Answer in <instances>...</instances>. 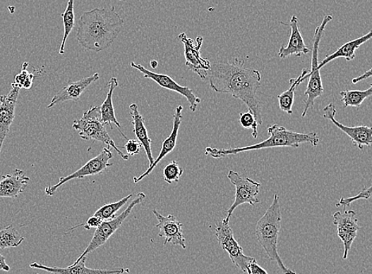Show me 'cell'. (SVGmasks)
Returning a JSON list of instances; mask_svg holds the SVG:
<instances>
[{
  "label": "cell",
  "mask_w": 372,
  "mask_h": 274,
  "mask_svg": "<svg viewBox=\"0 0 372 274\" xmlns=\"http://www.w3.org/2000/svg\"><path fill=\"white\" fill-rule=\"evenodd\" d=\"M228 178L231 183L235 187V199L233 205L227 211V222H229L234 210L243 205L249 204L250 206H255L260 203L258 195L260 193L261 184L255 182L249 178H244L239 173L234 170H229Z\"/></svg>",
  "instance_id": "10"
},
{
  "label": "cell",
  "mask_w": 372,
  "mask_h": 274,
  "mask_svg": "<svg viewBox=\"0 0 372 274\" xmlns=\"http://www.w3.org/2000/svg\"><path fill=\"white\" fill-rule=\"evenodd\" d=\"M112 158L113 153L110 148L109 147L108 148H104L97 156L90 159L79 170L73 172L71 175L61 177L59 182L54 185V186L47 187L44 189V192L49 196H53L57 189L68 182L73 180H82V178L88 176L98 175L104 173L108 168L112 167L113 163H110Z\"/></svg>",
  "instance_id": "9"
},
{
  "label": "cell",
  "mask_w": 372,
  "mask_h": 274,
  "mask_svg": "<svg viewBox=\"0 0 372 274\" xmlns=\"http://www.w3.org/2000/svg\"><path fill=\"white\" fill-rule=\"evenodd\" d=\"M282 213L280 197L275 194L271 206L265 215L258 221L256 227V237L265 250L269 259L277 263L284 274H298L288 269L282 261L278 252V239L281 229Z\"/></svg>",
  "instance_id": "4"
},
{
  "label": "cell",
  "mask_w": 372,
  "mask_h": 274,
  "mask_svg": "<svg viewBox=\"0 0 372 274\" xmlns=\"http://www.w3.org/2000/svg\"><path fill=\"white\" fill-rule=\"evenodd\" d=\"M99 79L100 75L95 73L91 76H88V77L70 82L69 85L64 87L61 90L54 95L47 106L48 109L56 105L66 103L68 101H78L83 93L86 91V89L91 86L93 82L99 80Z\"/></svg>",
  "instance_id": "18"
},
{
  "label": "cell",
  "mask_w": 372,
  "mask_h": 274,
  "mask_svg": "<svg viewBox=\"0 0 372 274\" xmlns=\"http://www.w3.org/2000/svg\"><path fill=\"white\" fill-rule=\"evenodd\" d=\"M102 220L97 218V216H91V218H88V220L86 221L85 224H82L80 225H76L73 228H71L69 229V231H73L74 229L83 226L87 230H90L91 228H97L100 225Z\"/></svg>",
  "instance_id": "35"
},
{
  "label": "cell",
  "mask_w": 372,
  "mask_h": 274,
  "mask_svg": "<svg viewBox=\"0 0 372 274\" xmlns=\"http://www.w3.org/2000/svg\"><path fill=\"white\" fill-rule=\"evenodd\" d=\"M332 223L336 225L338 237L344 244L343 259H347L352 245L361 229V226L358 224L356 213L354 210L336 212L332 216Z\"/></svg>",
  "instance_id": "12"
},
{
  "label": "cell",
  "mask_w": 372,
  "mask_h": 274,
  "mask_svg": "<svg viewBox=\"0 0 372 274\" xmlns=\"http://www.w3.org/2000/svg\"><path fill=\"white\" fill-rule=\"evenodd\" d=\"M248 274H268L267 271L256 262L254 259L253 262L249 264Z\"/></svg>",
  "instance_id": "36"
},
{
  "label": "cell",
  "mask_w": 372,
  "mask_h": 274,
  "mask_svg": "<svg viewBox=\"0 0 372 274\" xmlns=\"http://www.w3.org/2000/svg\"><path fill=\"white\" fill-rule=\"evenodd\" d=\"M184 170L176 161L166 166L163 170L164 180L169 184L178 182L184 174Z\"/></svg>",
  "instance_id": "30"
},
{
  "label": "cell",
  "mask_w": 372,
  "mask_h": 274,
  "mask_svg": "<svg viewBox=\"0 0 372 274\" xmlns=\"http://www.w3.org/2000/svg\"><path fill=\"white\" fill-rule=\"evenodd\" d=\"M371 187L368 188L364 187L361 192L359 193L354 197H348V199H344V197H342V199L339 200V202L337 204L336 206L346 207L349 206L352 202L358 200H368L371 196Z\"/></svg>",
  "instance_id": "33"
},
{
  "label": "cell",
  "mask_w": 372,
  "mask_h": 274,
  "mask_svg": "<svg viewBox=\"0 0 372 274\" xmlns=\"http://www.w3.org/2000/svg\"><path fill=\"white\" fill-rule=\"evenodd\" d=\"M309 71L307 69H304L301 71L299 76L296 79H292L290 80V87L287 91L278 95L277 99L279 101V106L280 110L288 114H292V106L294 100V92H296L297 87L305 81V75L308 74Z\"/></svg>",
  "instance_id": "25"
},
{
  "label": "cell",
  "mask_w": 372,
  "mask_h": 274,
  "mask_svg": "<svg viewBox=\"0 0 372 274\" xmlns=\"http://www.w3.org/2000/svg\"><path fill=\"white\" fill-rule=\"evenodd\" d=\"M371 37L372 33L371 30H370L367 35L358 37L356 39L346 42L342 46L340 47L335 53L326 56L325 58L318 63V68L322 69V68L326 66L327 63H329L333 60L340 58V57H344L347 61L354 60L356 58V51L360 48L362 44L371 40Z\"/></svg>",
  "instance_id": "23"
},
{
  "label": "cell",
  "mask_w": 372,
  "mask_h": 274,
  "mask_svg": "<svg viewBox=\"0 0 372 274\" xmlns=\"http://www.w3.org/2000/svg\"><path fill=\"white\" fill-rule=\"evenodd\" d=\"M207 79L212 90L230 94L242 101L256 123L263 124L261 105L256 95L261 85V75L258 70L246 67L245 61L236 58L233 62L210 63Z\"/></svg>",
  "instance_id": "1"
},
{
  "label": "cell",
  "mask_w": 372,
  "mask_h": 274,
  "mask_svg": "<svg viewBox=\"0 0 372 274\" xmlns=\"http://www.w3.org/2000/svg\"><path fill=\"white\" fill-rule=\"evenodd\" d=\"M19 90L20 89L13 82L9 93L0 96V154L4 140L9 135L11 126L14 122Z\"/></svg>",
  "instance_id": "15"
},
{
  "label": "cell",
  "mask_w": 372,
  "mask_h": 274,
  "mask_svg": "<svg viewBox=\"0 0 372 274\" xmlns=\"http://www.w3.org/2000/svg\"><path fill=\"white\" fill-rule=\"evenodd\" d=\"M332 20V15H325L323 18L322 24L316 28V34L313 37V48L311 49V69L308 74L305 75V80H308L305 95L306 96L304 101V110L301 113V118H305L308 111L313 106L316 100L323 96L324 94V87L322 77H320V70L318 68V52L319 44L325 29V27Z\"/></svg>",
  "instance_id": "6"
},
{
  "label": "cell",
  "mask_w": 372,
  "mask_h": 274,
  "mask_svg": "<svg viewBox=\"0 0 372 274\" xmlns=\"http://www.w3.org/2000/svg\"><path fill=\"white\" fill-rule=\"evenodd\" d=\"M73 128L78 132L81 139L85 140H92L107 144L109 148H112L116 151L119 156L128 161L129 156L125 154L120 149H124V146H117L114 140L108 135L106 125L102 123L100 106H92L83 114L80 120H74Z\"/></svg>",
  "instance_id": "5"
},
{
  "label": "cell",
  "mask_w": 372,
  "mask_h": 274,
  "mask_svg": "<svg viewBox=\"0 0 372 274\" xmlns=\"http://www.w3.org/2000/svg\"><path fill=\"white\" fill-rule=\"evenodd\" d=\"M268 139L260 143L235 149H217L207 148L205 154L215 158H222L230 156H236L241 152L265 149L284 148V147L298 149L301 144H311L313 147H317L320 142V138L316 132L308 133L297 132L293 130H288L285 127L277 124L268 127Z\"/></svg>",
  "instance_id": "3"
},
{
  "label": "cell",
  "mask_w": 372,
  "mask_h": 274,
  "mask_svg": "<svg viewBox=\"0 0 372 274\" xmlns=\"http://www.w3.org/2000/svg\"><path fill=\"white\" fill-rule=\"evenodd\" d=\"M291 28V36L287 46H281L279 56L281 59L287 58L291 56H301L311 52V49L306 46L303 35L301 34L299 18L292 15L290 23L280 22Z\"/></svg>",
  "instance_id": "17"
},
{
  "label": "cell",
  "mask_w": 372,
  "mask_h": 274,
  "mask_svg": "<svg viewBox=\"0 0 372 274\" xmlns=\"http://www.w3.org/2000/svg\"><path fill=\"white\" fill-rule=\"evenodd\" d=\"M371 75H372L371 74V69L370 68L368 72L362 74L360 76H358V77L352 79V82L354 85H356V84H358L359 82L370 79L371 77Z\"/></svg>",
  "instance_id": "37"
},
{
  "label": "cell",
  "mask_w": 372,
  "mask_h": 274,
  "mask_svg": "<svg viewBox=\"0 0 372 274\" xmlns=\"http://www.w3.org/2000/svg\"><path fill=\"white\" fill-rule=\"evenodd\" d=\"M29 182L30 178L20 169H15L12 174L3 175L0 178V197L17 199L24 192Z\"/></svg>",
  "instance_id": "21"
},
{
  "label": "cell",
  "mask_w": 372,
  "mask_h": 274,
  "mask_svg": "<svg viewBox=\"0 0 372 274\" xmlns=\"http://www.w3.org/2000/svg\"><path fill=\"white\" fill-rule=\"evenodd\" d=\"M215 235L220 245L229 254L232 263L243 273H248L249 264L253 262L254 258L247 256L244 254L242 247L234 238V232L229 222L222 219L216 225Z\"/></svg>",
  "instance_id": "8"
},
{
  "label": "cell",
  "mask_w": 372,
  "mask_h": 274,
  "mask_svg": "<svg viewBox=\"0 0 372 274\" xmlns=\"http://www.w3.org/2000/svg\"><path fill=\"white\" fill-rule=\"evenodd\" d=\"M132 197L133 194H130L120 201L107 204V205L100 207L97 211L95 213L94 216H97V218H100L102 221L111 220L116 218V215L119 210L126 205L127 202L131 199Z\"/></svg>",
  "instance_id": "29"
},
{
  "label": "cell",
  "mask_w": 372,
  "mask_h": 274,
  "mask_svg": "<svg viewBox=\"0 0 372 274\" xmlns=\"http://www.w3.org/2000/svg\"><path fill=\"white\" fill-rule=\"evenodd\" d=\"M142 147L138 139H128L124 149H126L128 156H133L138 154Z\"/></svg>",
  "instance_id": "34"
},
{
  "label": "cell",
  "mask_w": 372,
  "mask_h": 274,
  "mask_svg": "<svg viewBox=\"0 0 372 274\" xmlns=\"http://www.w3.org/2000/svg\"><path fill=\"white\" fill-rule=\"evenodd\" d=\"M28 62L23 63L22 71L15 77L14 84L19 88L30 89L33 86L35 74L28 72Z\"/></svg>",
  "instance_id": "31"
},
{
  "label": "cell",
  "mask_w": 372,
  "mask_h": 274,
  "mask_svg": "<svg viewBox=\"0 0 372 274\" xmlns=\"http://www.w3.org/2000/svg\"><path fill=\"white\" fill-rule=\"evenodd\" d=\"M25 238L17 229L9 225L0 230V249L4 250L21 245Z\"/></svg>",
  "instance_id": "28"
},
{
  "label": "cell",
  "mask_w": 372,
  "mask_h": 274,
  "mask_svg": "<svg viewBox=\"0 0 372 274\" xmlns=\"http://www.w3.org/2000/svg\"><path fill=\"white\" fill-rule=\"evenodd\" d=\"M109 91L107 94V97L104 103L100 106V113L102 123L105 125L111 126L113 129L112 124L116 125L119 132L123 137L128 140V138L124 135L123 131L121 130V125L118 122L116 117H115L114 108L113 105V93L119 87V82L116 78H112L108 82Z\"/></svg>",
  "instance_id": "24"
},
{
  "label": "cell",
  "mask_w": 372,
  "mask_h": 274,
  "mask_svg": "<svg viewBox=\"0 0 372 274\" xmlns=\"http://www.w3.org/2000/svg\"><path fill=\"white\" fill-rule=\"evenodd\" d=\"M239 122L243 128L252 130V135L256 139L258 136V124L252 113L249 111L240 114Z\"/></svg>",
  "instance_id": "32"
},
{
  "label": "cell",
  "mask_w": 372,
  "mask_h": 274,
  "mask_svg": "<svg viewBox=\"0 0 372 274\" xmlns=\"http://www.w3.org/2000/svg\"><path fill=\"white\" fill-rule=\"evenodd\" d=\"M184 107L182 106H178L176 108L174 116H173V127L171 135L167 138L162 144V150H160V154L157 158L156 161H154L153 163L149 167L148 169L145 172L144 174L139 177H134V183H138L139 182L144 180V178L152 173V171L155 168L157 164L162 161V159L169 154L173 150L175 149L177 142V138L179 135V127H181L182 123V112Z\"/></svg>",
  "instance_id": "19"
},
{
  "label": "cell",
  "mask_w": 372,
  "mask_h": 274,
  "mask_svg": "<svg viewBox=\"0 0 372 274\" xmlns=\"http://www.w3.org/2000/svg\"><path fill=\"white\" fill-rule=\"evenodd\" d=\"M0 270L6 272L11 270V267L6 263V258L1 254H0Z\"/></svg>",
  "instance_id": "38"
},
{
  "label": "cell",
  "mask_w": 372,
  "mask_h": 274,
  "mask_svg": "<svg viewBox=\"0 0 372 274\" xmlns=\"http://www.w3.org/2000/svg\"><path fill=\"white\" fill-rule=\"evenodd\" d=\"M131 66L133 68L137 69L139 72L142 73L145 78L152 80L157 82L160 87L183 95L188 100L191 112L196 111L198 105L201 103V99L197 97L191 89L188 87L179 85L169 75L152 73L144 66L138 65V63L134 62H131Z\"/></svg>",
  "instance_id": "13"
},
{
  "label": "cell",
  "mask_w": 372,
  "mask_h": 274,
  "mask_svg": "<svg viewBox=\"0 0 372 274\" xmlns=\"http://www.w3.org/2000/svg\"><path fill=\"white\" fill-rule=\"evenodd\" d=\"M124 25V19L114 8L86 11L78 22L77 41L85 49L101 52L112 46Z\"/></svg>",
  "instance_id": "2"
},
{
  "label": "cell",
  "mask_w": 372,
  "mask_h": 274,
  "mask_svg": "<svg viewBox=\"0 0 372 274\" xmlns=\"http://www.w3.org/2000/svg\"><path fill=\"white\" fill-rule=\"evenodd\" d=\"M336 108L332 104H330L324 107L323 118L328 119L339 130H341L346 135L350 138L354 145L356 146L360 150H363L364 147H369L372 143V130L367 125H360L349 127L340 123L336 119Z\"/></svg>",
  "instance_id": "14"
},
{
  "label": "cell",
  "mask_w": 372,
  "mask_h": 274,
  "mask_svg": "<svg viewBox=\"0 0 372 274\" xmlns=\"http://www.w3.org/2000/svg\"><path fill=\"white\" fill-rule=\"evenodd\" d=\"M150 66L152 68L155 69L158 66V62L157 61H152L150 62Z\"/></svg>",
  "instance_id": "39"
},
{
  "label": "cell",
  "mask_w": 372,
  "mask_h": 274,
  "mask_svg": "<svg viewBox=\"0 0 372 274\" xmlns=\"http://www.w3.org/2000/svg\"><path fill=\"white\" fill-rule=\"evenodd\" d=\"M131 116L132 118V124L133 126V132L136 135L138 142L144 148L147 158L150 161V167L154 162V158L152 153V139L149 137L148 130H147L143 116L138 110L136 104L130 106Z\"/></svg>",
  "instance_id": "22"
},
{
  "label": "cell",
  "mask_w": 372,
  "mask_h": 274,
  "mask_svg": "<svg viewBox=\"0 0 372 274\" xmlns=\"http://www.w3.org/2000/svg\"><path fill=\"white\" fill-rule=\"evenodd\" d=\"M74 2L75 0H68L66 9L61 15L64 24V35L59 50L61 55L65 54L68 37L75 27Z\"/></svg>",
  "instance_id": "26"
},
{
  "label": "cell",
  "mask_w": 372,
  "mask_h": 274,
  "mask_svg": "<svg viewBox=\"0 0 372 274\" xmlns=\"http://www.w3.org/2000/svg\"><path fill=\"white\" fill-rule=\"evenodd\" d=\"M145 197L146 195L144 193H139L136 199L131 202L129 206L123 213L117 216L116 218L111 220L102 221L101 225L96 228L93 237L86 249L80 254V256L77 259L75 263L79 262L80 260L86 257L88 254L95 251L102 245H104L108 239L118 231V229L123 225V223L126 220L128 216L131 215L133 209L139 205V204L142 203L145 199Z\"/></svg>",
  "instance_id": "7"
},
{
  "label": "cell",
  "mask_w": 372,
  "mask_h": 274,
  "mask_svg": "<svg viewBox=\"0 0 372 274\" xmlns=\"http://www.w3.org/2000/svg\"><path fill=\"white\" fill-rule=\"evenodd\" d=\"M86 261L87 258L85 257L80 260L79 262L68 266L66 268H60V267L55 266L50 267L37 263H31L30 267V268L44 270L52 274H124L130 273L129 269L125 268L112 270L90 269L85 265Z\"/></svg>",
  "instance_id": "20"
},
{
  "label": "cell",
  "mask_w": 372,
  "mask_h": 274,
  "mask_svg": "<svg viewBox=\"0 0 372 274\" xmlns=\"http://www.w3.org/2000/svg\"><path fill=\"white\" fill-rule=\"evenodd\" d=\"M340 95H341L344 108L349 106L360 108L364 100L371 97L372 85H370L369 88L365 91L346 90L340 93Z\"/></svg>",
  "instance_id": "27"
},
{
  "label": "cell",
  "mask_w": 372,
  "mask_h": 274,
  "mask_svg": "<svg viewBox=\"0 0 372 274\" xmlns=\"http://www.w3.org/2000/svg\"><path fill=\"white\" fill-rule=\"evenodd\" d=\"M152 213L158 220V224L156 225L159 228L158 235L164 239V246L171 243L175 246H181L183 249H186L187 247H186L182 223L172 214L164 216L156 209H154Z\"/></svg>",
  "instance_id": "16"
},
{
  "label": "cell",
  "mask_w": 372,
  "mask_h": 274,
  "mask_svg": "<svg viewBox=\"0 0 372 274\" xmlns=\"http://www.w3.org/2000/svg\"><path fill=\"white\" fill-rule=\"evenodd\" d=\"M184 46L185 65L191 71L196 73L200 77L205 80L207 79L208 72L210 68V62L203 58L200 49L203 46V38L200 36L192 40L187 35L182 33L178 36Z\"/></svg>",
  "instance_id": "11"
}]
</instances>
